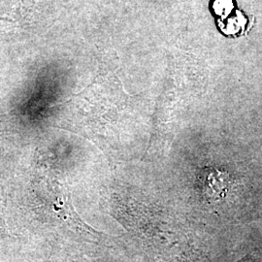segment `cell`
Returning a JSON list of instances; mask_svg holds the SVG:
<instances>
[{"label": "cell", "mask_w": 262, "mask_h": 262, "mask_svg": "<svg viewBox=\"0 0 262 262\" xmlns=\"http://www.w3.org/2000/svg\"><path fill=\"white\" fill-rule=\"evenodd\" d=\"M202 172V187L206 196L213 201L225 198L233 184L230 175L213 167H206Z\"/></svg>", "instance_id": "cell-1"}]
</instances>
